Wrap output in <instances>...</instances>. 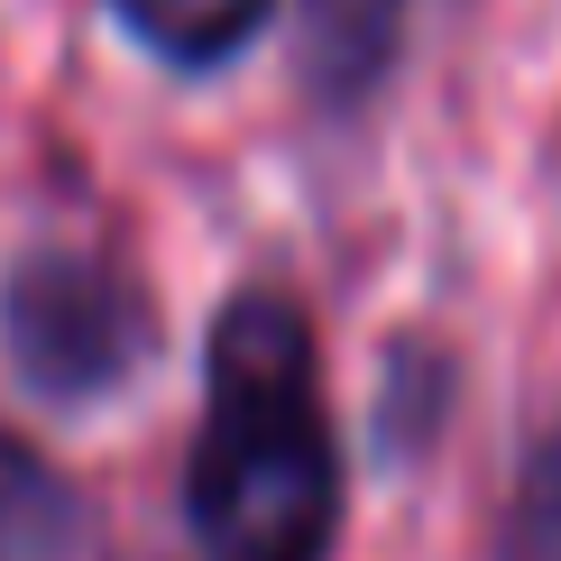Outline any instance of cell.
<instances>
[{"instance_id": "cell-3", "label": "cell", "mask_w": 561, "mask_h": 561, "mask_svg": "<svg viewBox=\"0 0 561 561\" xmlns=\"http://www.w3.org/2000/svg\"><path fill=\"white\" fill-rule=\"evenodd\" d=\"M396 28H405V0H304V75L322 102H359L378 92V75L396 65Z\"/></svg>"}, {"instance_id": "cell-1", "label": "cell", "mask_w": 561, "mask_h": 561, "mask_svg": "<svg viewBox=\"0 0 561 561\" xmlns=\"http://www.w3.org/2000/svg\"><path fill=\"white\" fill-rule=\"evenodd\" d=\"M184 534L194 561H332L341 543V433L322 350L304 304L276 286H240L213 313Z\"/></svg>"}, {"instance_id": "cell-4", "label": "cell", "mask_w": 561, "mask_h": 561, "mask_svg": "<svg viewBox=\"0 0 561 561\" xmlns=\"http://www.w3.org/2000/svg\"><path fill=\"white\" fill-rule=\"evenodd\" d=\"M111 19L175 75H213L276 19V0H111Z\"/></svg>"}, {"instance_id": "cell-5", "label": "cell", "mask_w": 561, "mask_h": 561, "mask_svg": "<svg viewBox=\"0 0 561 561\" xmlns=\"http://www.w3.org/2000/svg\"><path fill=\"white\" fill-rule=\"evenodd\" d=\"M83 552V506L56 460L0 433V561H75Z\"/></svg>"}, {"instance_id": "cell-6", "label": "cell", "mask_w": 561, "mask_h": 561, "mask_svg": "<svg viewBox=\"0 0 561 561\" xmlns=\"http://www.w3.org/2000/svg\"><path fill=\"white\" fill-rule=\"evenodd\" d=\"M497 561H561V424L525 442L497 516Z\"/></svg>"}, {"instance_id": "cell-2", "label": "cell", "mask_w": 561, "mask_h": 561, "mask_svg": "<svg viewBox=\"0 0 561 561\" xmlns=\"http://www.w3.org/2000/svg\"><path fill=\"white\" fill-rule=\"evenodd\" d=\"M0 359L37 405H111L157 359V295L102 249H19L0 267Z\"/></svg>"}]
</instances>
